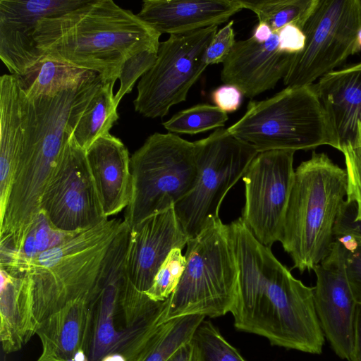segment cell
I'll use <instances>...</instances> for the list:
<instances>
[{
  "label": "cell",
  "instance_id": "ffe728a7",
  "mask_svg": "<svg viewBox=\"0 0 361 361\" xmlns=\"http://www.w3.org/2000/svg\"><path fill=\"white\" fill-rule=\"evenodd\" d=\"M94 183L106 218L127 207L132 194L130 157L123 142L108 133L86 150Z\"/></svg>",
  "mask_w": 361,
  "mask_h": 361
},
{
  "label": "cell",
  "instance_id": "f6af8a7d",
  "mask_svg": "<svg viewBox=\"0 0 361 361\" xmlns=\"http://www.w3.org/2000/svg\"><path fill=\"white\" fill-rule=\"evenodd\" d=\"M357 44L361 49V28L359 30L357 33Z\"/></svg>",
  "mask_w": 361,
  "mask_h": 361
},
{
  "label": "cell",
  "instance_id": "e0dca14e",
  "mask_svg": "<svg viewBox=\"0 0 361 361\" xmlns=\"http://www.w3.org/2000/svg\"><path fill=\"white\" fill-rule=\"evenodd\" d=\"M189 239L173 207L130 228L126 272L130 282L145 293L170 252L174 248L183 250Z\"/></svg>",
  "mask_w": 361,
  "mask_h": 361
},
{
  "label": "cell",
  "instance_id": "9a60e30c",
  "mask_svg": "<svg viewBox=\"0 0 361 361\" xmlns=\"http://www.w3.org/2000/svg\"><path fill=\"white\" fill-rule=\"evenodd\" d=\"M343 245L335 240L330 253L313 271L316 276L314 300L325 338L335 354L350 361L357 301L348 284Z\"/></svg>",
  "mask_w": 361,
  "mask_h": 361
},
{
  "label": "cell",
  "instance_id": "44dd1931",
  "mask_svg": "<svg viewBox=\"0 0 361 361\" xmlns=\"http://www.w3.org/2000/svg\"><path fill=\"white\" fill-rule=\"evenodd\" d=\"M313 86L341 151L354 138L357 122L361 121V61L325 74Z\"/></svg>",
  "mask_w": 361,
  "mask_h": 361
},
{
  "label": "cell",
  "instance_id": "52a82bcc",
  "mask_svg": "<svg viewBox=\"0 0 361 361\" xmlns=\"http://www.w3.org/2000/svg\"><path fill=\"white\" fill-rule=\"evenodd\" d=\"M186 265L163 317L166 322L185 315L216 317L230 312L238 269L228 224L218 219L190 238Z\"/></svg>",
  "mask_w": 361,
  "mask_h": 361
},
{
  "label": "cell",
  "instance_id": "60d3db41",
  "mask_svg": "<svg viewBox=\"0 0 361 361\" xmlns=\"http://www.w3.org/2000/svg\"><path fill=\"white\" fill-rule=\"evenodd\" d=\"M192 345L188 342L180 347L166 361H192Z\"/></svg>",
  "mask_w": 361,
  "mask_h": 361
},
{
  "label": "cell",
  "instance_id": "3957f363",
  "mask_svg": "<svg viewBox=\"0 0 361 361\" xmlns=\"http://www.w3.org/2000/svg\"><path fill=\"white\" fill-rule=\"evenodd\" d=\"M102 82L93 73L54 94L33 98H28L20 88L24 137L6 204L11 212L25 217L39 212L44 189Z\"/></svg>",
  "mask_w": 361,
  "mask_h": 361
},
{
  "label": "cell",
  "instance_id": "30bf717a",
  "mask_svg": "<svg viewBox=\"0 0 361 361\" xmlns=\"http://www.w3.org/2000/svg\"><path fill=\"white\" fill-rule=\"evenodd\" d=\"M360 28V0H319L302 28L305 47L295 54L283 79L284 85H312L360 51L357 44Z\"/></svg>",
  "mask_w": 361,
  "mask_h": 361
},
{
  "label": "cell",
  "instance_id": "ee69618b",
  "mask_svg": "<svg viewBox=\"0 0 361 361\" xmlns=\"http://www.w3.org/2000/svg\"><path fill=\"white\" fill-rule=\"evenodd\" d=\"M73 361H90L84 349L80 350L75 355Z\"/></svg>",
  "mask_w": 361,
  "mask_h": 361
},
{
  "label": "cell",
  "instance_id": "5bb4252c",
  "mask_svg": "<svg viewBox=\"0 0 361 361\" xmlns=\"http://www.w3.org/2000/svg\"><path fill=\"white\" fill-rule=\"evenodd\" d=\"M130 230L123 225L111 243L94 284L87 293L88 313L83 349L90 361L119 353L114 317L126 280Z\"/></svg>",
  "mask_w": 361,
  "mask_h": 361
},
{
  "label": "cell",
  "instance_id": "74e56055",
  "mask_svg": "<svg viewBox=\"0 0 361 361\" xmlns=\"http://www.w3.org/2000/svg\"><path fill=\"white\" fill-rule=\"evenodd\" d=\"M279 48L282 52L297 54L300 53L305 44V35L296 25L289 24L278 31Z\"/></svg>",
  "mask_w": 361,
  "mask_h": 361
},
{
  "label": "cell",
  "instance_id": "f546056e",
  "mask_svg": "<svg viewBox=\"0 0 361 361\" xmlns=\"http://www.w3.org/2000/svg\"><path fill=\"white\" fill-rule=\"evenodd\" d=\"M227 113L216 106L199 104L178 111L162 123L169 133L195 135L224 126Z\"/></svg>",
  "mask_w": 361,
  "mask_h": 361
},
{
  "label": "cell",
  "instance_id": "d4e9b609",
  "mask_svg": "<svg viewBox=\"0 0 361 361\" xmlns=\"http://www.w3.org/2000/svg\"><path fill=\"white\" fill-rule=\"evenodd\" d=\"M78 233H80L67 232L57 228L47 215L40 211L29 227L19 247L13 252L0 255V268L8 274H12L22 265Z\"/></svg>",
  "mask_w": 361,
  "mask_h": 361
},
{
  "label": "cell",
  "instance_id": "603a6c76",
  "mask_svg": "<svg viewBox=\"0 0 361 361\" xmlns=\"http://www.w3.org/2000/svg\"><path fill=\"white\" fill-rule=\"evenodd\" d=\"M87 313V293L46 318L35 331L42 346L37 361H73L83 349Z\"/></svg>",
  "mask_w": 361,
  "mask_h": 361
},
{
  "label": "cell",
  "instance_id": "d6a6232c",
  "mask_svg": "<svg viewBox=\"0 0 361 361\" xmlns=\"http://www.w3.org/2000/svg\"><path fill=\"white\" fill-rule=\"evenodd\" d=\"M345 159L348 189L346 200L355 204V214L361 216V121L357 124L355 136L341 149Z\"/></svg>",
  "mask_w": 361,
  "mask_h": 361
},
{
  "label": "cell",
  "instance_id": "7c38bea8",
  "mask_svg": "<svg viewBox=\"0 0 361 361\" xmlns=\"http://www.w3.org/2000/svg\"><path fill=\"white\" fill-rule=\"evenodd\" d=\"M295 152L258 153L242 177L245 201L240 218L257 240L270 248L281 236L294 180Z\"/></svg>",
  "mask_w": 361,
  "mask_h": 361
},
{
  "label": "cell",
  "instance_id": "f1b7e54d",
  "mask_svg": "<svg viewBox=\"0 0 361 361\" xmlns=\"http://www.w3.org/2000/svg\"><path fill=\"white\" fill-rule=\"evenodd\" d=\"M243 8L255 13L259 23L268 25L273 32L292 24L302 30L319 0L242 1Z\"/></svg>",
  "mask_w": 361,
  "mask_h": 361
},
{
  "label": "cell",
  "instance_id": "b9f144b4",
  "mask_svg": "<svg viewBox=\"0 0 361 361\" xmlns=\"http://www.w3.org/2000/svg\"><path fill=\"white\" fill-rule=\"evenodd\" d=\"M273 32L268 25L259 23L254 29L252 37L259 42H264L271 37Z\"/></svg>",
  "mask_w": 361,
  "mask_h": 361
},
{
  "label": "cell",
  "instance_id": "ac0fdd59",
  "mask_svg": "<svg viewBox=\"0 0 361 361\" xmlns=\"http://www.w3.org/2000/svg\"><path fill=\"white\" fill-rule=\"evenodd\" d=\"M295 56L279 50L278 32L264 42L252 37L238 40L223 63L221 79L252 99L274 88L287 74Z\"/></svg>",
  "mask_w": 361,
  "mask_h": 361
},
{
  "label": "cell",
  "instance_id": "7a4b0ae2",
  "mask_svg": "<svg viewBox=\"0 0 361 361\" xmlns=\"http://www.w3.org/2000/svg\"><path fill=\"white\" fill-rule=\"evenodd\" d=\"M160 36L112 0H87L70 12L40 19L35 42L44 55L115 82L128 59L158 51Z\"/></svg>",
  "mask_w": 361,
  "mask_h": 361
},
{
  "label": "cell",
  "instance_id": "836d02e7",
  "mask_svg": "<svg viewBox=\"0 0 361 361\" xmlns=\"http://www.w3.org/2000/svg\"><path fill=\"white\" fill-rule=\"evenodd\" d=\"M157 52L150 50L144 51L130 57L123 63L118 77L120 87L114 95V102L117 107L121 99L126 94L131 92L136 81L154 65Z\"/></svg>",
  "mask_w": 361,
  "mask_h": 361
},
{
  "label": "cell",
  "instance_id": "7bdbcfd3",
  "mask_svg": "<svg viewBox=\"0 0 361 361\" xmlns=\"http://www.w3.org/2000/svg\"><path fill=\"white\" fill-rule=\"evenodd\" d=\"M101 361H127V360L122 354L113 353L105 355Z\"/></svg>",
  "mask_w": 361,
  "mask_h": 361
},
{
  "label": "cell",
  "instance_id": "484cf974",
  "mask_svg": "<svg viewBox=\"0 0 361 361\" xmlns=\"http://www.w3.org/2000/svg\"><path fill=\"white\" fill-rule=\"evenodd\" d=\"M94 73L79 69L44 56L24 75L17 76L28 98L54 94L61 88L78 83Z\"/></svg>",
  "mask_w": 361,
  "mask_h": 361
},
{
  "label": "cell",
  "instance_id": "6da1fadb",
  "mask_svg": "<svg viewBox=\"0 0 361 361\" xmlns=\"http://www.w3.org/2000/svg\"><path fill=\"white\" fill-rule=\"evenodd\" d=\"M228 227L238 269L236 295L230 312L235 328L265 337L274 345L322 354L325 336L313 288L295 278L240 217Z\"/></svg>",
  "mask_w": 361,
  "mask_h": 361
},
{
  "label": "cell",
  "instance_id": "ba28073f",
  "mask_svg": "<svg viewBox=\"0 0 361 361\" xmlns=\"http://www.w3.org/2000/svg\"><path fill=\"white\" fill-rule=\"evenodd\" d=\"M132 194L125 222L130 228L166 211L186 196L197 178L194 143L171 133H154L130 157Z\"/></svg>",
  "mask_w": 361,
  "mask_h": 361
},
{
  "label": "cell",
  "instance_id": "9c48e42d",
  "mask_svg": "<svg viewBox=\"0 0 361 361\" xmlns=\"http://www.w3.org/2000/svg\"><path fill=\"white\" fill-rule=\"evenodd\" d=\"M193 143L197 172L195 183L173 207L189 238L220 219L219 212L224 197L259 153L253 145L223 128Z\"/></svg>",
  "mask_w": 361,
  "mask_h": 361
},
{
  "label": "cell",
  "instance_id": "d6986e66",
  "mask_svg": "<svg viewBox=\"0 0 361 361\" xmlns=\"http://www.w3.org/2000/svg\"><path fill=\"white\" fill-rule=\"evenodd\" d=\"M243 9L240 0H145L137 16L160 35L218 26Z\"/></svg>",
  "mask_w": 361,
  "mask_h": 361
},
{
  "label": "cell",
  "instance_id": "277c9868",
  "mask_svg": "<svg viewBox=\"0 0 361 361\" xmlns=\"http://www.w3.org/2000/svg\"><path fill=\"white\" fill-rule=\"evenodd\" d=\"M347 189L345 169L325 153L313 152L295 170L279 242L300 273L313 270L330 253Z\"/></svg>",
  "mask_w": 361,
  "mask_h": 361
},
{
  "label": "cell",
  "instance_id": "8d00e7d4",
  "mask_svg": "<svg viewBox=\"0 0 361 361\" xmlns=\"http://www.w3.org/2000/svg\"><path fill=\"white\" fill-rule=\"evenodd\" d=\"M355 204L345 200L338 212L334 228V239L350 237L361 240V216L355 214Z\"/></svg>",
  "mask_w": 361,
  "mask_h": 361
},
{
  "label": "cell",
  "instance_id": "8992f818",
  "mask_svg": "<svg viewBox=\"0 0 361 361\" xmlns=\"http://www.w3.org/2000/svg\"><path fill=\"white\" fill-rule=\"evenodd\" d=\"M257 151L308 150L339 145L312 85L286 87L273 97L251 101L245 114L226 128Z\"/></svg>",
  "mask_w": 361,
  "mask_h": 361
},
{
  "label": "cell",
  "instance_id": "e575fe53",
  "mask_svg": "<svg viewBox=\"0 0 361 361\" xmlns=\"http://www.w3.org/2000/svg\"><path fill=\"white\" fill-rule=\"evenodd\" d=\"M343 246L346 278L357 302H361V240L350 237L336 239Z\"/></svg>",
  "mask_w": 361,
  "mask_h": 361
},
{
  "label": "cell",
  "instance_id": "4316f807",
  "mask_svg": "<svg viewBox=\"0 0 361 361\" xmlns=\"http://www.w3.org/2000/svg\"><path fill=\"white\" fill-rule=\"evenodd\" d=\"M114 84L112 81L102 82L72 134L85 150L97 138L109 133L119 118L113 93Z\"/></svg>",
  "mask_w": 361,
  "mask_h": 361
},
{
  "label": "cell",
  "instance_id": "4fadbf2b",
  "mask_svg": "<svg viewBox=\"0 0 361 361\" xmlns=\"http://www.w3.org/2000/svg\"><path fill=\"white\" fill-rule=\"evenodd\" d=\"M40 211L57 228L80 233L107 219L94 183L85 150L72 135L44 189Z\"/></svg>",
  "mask_w": 361,
  "mask_h": 361
},
{
  "label": "cell",
  "instance_id": "8fae6325",
  "mask_svg": "<svg viewBox=\"0 0 361 361\" xmlns=\"http://www.w3.org/2000/svg\"><path fill=\"white\" fill-rule=\"evenodd\" d=\"M217 31L218 26H211L171 35L160 42L154 65L138 82L135 111L147 118H162L171 107L185 102L208 66L206 51Z\"/></svg>",
  "mask_w": 361,
  "mask_h": 361
},
{
  "label": "cell",
  "instance_id": "bcb514c9",
  "mask_svg": "<svg viewBox=\"0 0 361 361\" xmlns=\"http://www.w3.org/2000/svg\"><path fill=\"white\" fill-rule=\"evenodd\" d=\"M361 1V0H360Z\"/></svg>",
  "mask_w": 361,
  "mask_h": 361
},
{
  "label": "cell",
  "instance_id": "f35d334b",
  "mask_svg": "<svg viewBox=\"0 0 361 361\" xmlns=\"http://www.w3.org/2000/svg\"><path fill=\"white\" fill-rule=\"evenodd\" d=\"M243 95L236 87L225 84L214 90L211 98L216 106L226 113H231L239 109Z\"/></svg>",
  "mask_w": 361,
  "mask_h": 361
},
{
  "label": "cell",
  "instance_id": "7402d4cb",
  "mask_svg": "<svg viewBox=\"0 0 361 361\" xmlns=\"http://www.w3.org/2000/svg\"><path fill=\"white\" fill-rule=\"evenodd\" d=\"M0 215L4 213L23 144L20 87L13 74L0 78Z\"/></svg>",
  "mask_w": 361,
  "mask_h": 361
},
{
  "label": "cell",
  "instance_id": "83f0119b",
  "mask_svg": "<svg viewBox=\"0 0 361 361\" xmlns=\"http://www.w3.org/2000/svg\"><path fill=\"white\" fill-rule=\"evenodd\" d=\"M204 318L202 315H185L162 323L133 361H166L180 347L191 341Z\"/></svg>",
  "mask_w": 361,
  "mask_h": 361
},
{
  "label": "cell",
  "instance_id": "4dcf8cb0",
  "mask_svg": "<svg viewBox=\"0 0 361 361\" xmlns=\"http://www.w3.org/2000/svg\"><path fill=\"white\" fill-rule=\"evenodd\" d=\"M190 342L192 361H245L209 321L199 324Z\"/></svg>",
  "mask_w": 361,
  "mask_h": 361
},
{
  "label": "cell",
  "instance_id": "5b68a950",
  "mask_svg": "<svg viewBox=\"0 0 361 361\" xmlns=\"http://www.w3.org/2000/svg\"><path fill=\"white\" fill-rule=\"evenodd\" d=\"M123 221L107 219L8 274L27 283L33 334L46 318L90 292Z\"/></svg>",
  "mask_w": 361,
  "mask_h": 361
},
{
  "label": "cell",
  "instance_id": "1f68e13d",
  "mask_svg": "<svg viewBox=\"0 0 361 361\" xmlns=\"http://www.w3.org/2000/svg\"><path fill=\"white\" fill-rule=\"evenodd\" d=\"M186 265L180 248L173 249L159 267L151 287L145 292L152 300L164 301L174 291Z\"/></svg>",
  "mask_w": 361,
  "mask_h": 361
},
{
  "label": "cell",
  "instance_id": "d590c367",
  "mask_svg": "<svg viewBox=\"0 0 361 361\" xmlns=\"http://www.w3.org/2000/svg\"><path fill=\"white\" fill-rule=\"evenodd\" d=\"M236 41L233 29V20L229 21L215 34L205 54L208 66L224 63L231 53Z\"/></svg>",
  "mask_w": 361,
  "mask_h": 361
},
{
  "label": "cell",
  "instance_id": "cb8c5ba5",
  "mask_svg": "<svg viewBox=\"0 0 361 361\" xmlns=\"http://www.w3.org/2000/svg\"><path fill=\"white\" fill-rule=\"evenodd\" d=\"M0 340L5 353L21 349L34 335L28 285L23 277L0 271Z\"/></svg>",
  "mask_w": 361,
  "mask_h": 361
},
{
  "label": "cell",
  "instance_id": "ab89813d",
  "mask_svg": "<svg viewBox=\"0 0 361 361\" xmlns=\"http://www.w3.org/2000/svg\"><path fill=\"white\" fill-rule=\"evenodd\" d=\"M350 361H361V302H357L356 307L353 350Z\"/></svg>",
  "mask_w": 361,
  "mask_h": 361
},
{
  "label": "cell",
  "instance_id": "2e32d148",
  "mask_svg": "<svg viewBox=\"0 0 361 361\" xmlns=\"http://www.w3.org/2000/svg\"><path fill=\"white\" fill-rule=\"evenodd\" d=\"M87 0H0V58L11 74L24 75L44 54L35 34L40 19L70 12Z\"/></svg>",
  "mask_w": 361,
  "mask_h": 361
}]
</instances>
